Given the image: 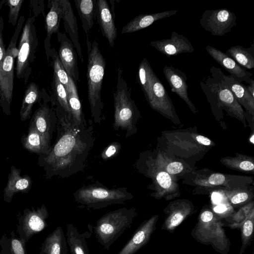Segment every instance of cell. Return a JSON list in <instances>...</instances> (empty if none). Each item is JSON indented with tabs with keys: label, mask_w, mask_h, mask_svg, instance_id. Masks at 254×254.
<instances>
[{
	"label": "cell",
	"mask_w": 254,
	"mask_h": 254,
	"mask_svg": "<svg viewBox=\"0 0 254 254\" xmlns=\"http://www.w3.org/2000/svg\"><path fill=\"white\" fill-rule=\"evenodd\" d=\"M25 242L18 237L14 231L9 236L4 234L0 240V254H27Z\"/></svg>",
	"instance_id": "36"
},
{
	"label": "cell",
	"mask_w": 254,
	"mask_h": 254,
	"mask_svg": "<svg viewBox=\"0 0 254 254\" xmlns=\"http://www.w3.org/2000/svg\"><path fill=\"white\" fill-rule=\"evenodd\" d=\"M95 0H74L82 28L86 34L92 28L96 18Z\"/></svg>",
	"instance_id": "31"
},
{
	"label": "cell",
	"mask_w": 254,
	"mask_h": 254,
	"mask_svg": "<svg viewBox=\"0 0 254 254\" xmlns=\"http://www.w3.org/2000/svg\"><path fill=\"white\" fill-rule=\"evenodd\" d=\"M20 140L25 150L39 156L47 154L52 145L42 134L31 126H29L27 133L23 134Z\"/></svg>",
	"instance_id": "25"
},
{
	"label": "cell",
	"mask_w": 254,
	"mask_h": 254,
	"mask_svg": "<svg viewBox=\"0 0 254 254\" xmlns=\"http://www.w3.org/2000/svg\"><path fill=\"white\" fill-rule=\"evenodd\" d=\"M24 0H5L6 4L9 8L8 13V23L12 26H16L20 10Z\"/></svg>",
	"instance_id": "41"
},
{
	"label": "cell",
	"mask_w": 254,
	"mask_h": 254,
	"mask_svg": "<svg viewBox=\"0 0 254 254\" xmlns=\"http://www.w3.org/2000/svg\"><path fill=\"white\" fill-rule=\"evenodd\" d=\"M154 163L170 175L181 178L186 176L194 170L190 165L181 161L170 159L166 157V153L160 150L151 151H146Z\"/></svg>",
	"instance_id": "24"
},
{
	"label": "cell",
	"mask_w": 254,
	"mask_h": 254,
	"mask_svg": "<svg viewBox=\"0 0 254 254\" xmlns=\"http://www.w3.org/2000/svg\"><path fill=\"white\" fill-rule=\"evenodd\" d=\"M134 166L139 173L151 179L150 189L154 190L151 196L170 200L180 195L178 178L158 167L146 151L140 153Z\"/></svg>",
	"instance_id": "7"
},
{
	"label": "cell",
	"mask_w": 254,
	"mask_h": 254,
	"mask_svg": "<svg viewBox=\"0 0 254 254\" xmlns=\"http://www.w3.org/2000/svg\"><path fill=\"white\" fill-rule=\"evenodd\" d=\"M150 46L167 57L180 54L192 53L194 48L188 38L175 31H173L171 38L152 41Z\"/></svg>",
	"instance_id": "17"
},
{
	"label": "cell",
	"mask_w": 254,
	"mask_h": 254,
	"mask_svg": "<svg viewBox=\"0 0 254 254\" xmlns=\"http://www.w3.org/2000/svg\"><path fill=\"white\" fill-rule=\"evenodd\" d=\"M164 76L167 81L171 91L175 93L188 106L191 111L195 114L196 110L194 105L190 99L188 89L187 75L180 69L172 66L165 65L163 68Z\"/></svg>",
	"instance_id": "19"
},
{
	"label": "cell",
	"mask_w": 254,
	"mask_h": 254,
	"mask_svg": "<svg viewBox=\"0 0 254 254\" xmlns=\"http://www.w3.org/2000/svg\"><path fill=\"white\" fill-rule=\"evenodd\" d=\"M117 85L113 93L114 122L113 128L126 130V136L130 137L137 132V123L141 114L131 97V89L128 86L121 67L117 68Z\"/></svg>",
	"instance_id": "5"
},
{
	"label": "cell",
	"mask_w": 254,
	"mask_h": 254,
	"mask_svg": "<svg viewBox=\"0 0 254 254\" xmlns=\"http://www.w3.org/2000/svg\"><path fill=\"white\" fill-rule=\"evenodd\" d=\"M58 40L60 42L59 50V59L68 75L75 83L79 80L78 68L77 55L74 46L64 33H58Z\"/></svg>",
	"instance_id": "18"
},
{
	"label": "cell",
	"mask_w": 254,
	"mask_h": 254,
	"mask_svg": "<svg viewBox=\"0 0 254 254\" xmlns=\"http://www.w3.org/2000/svg\"><path fill=\"white\" fill-rule=\"evenodd\" d=\"M225 54L245 69L254 67V44L248 48L239 45L234 46L229 48Z\"/></svg>",
	"instance_id": "33"
},
{
	"label": "cell",
	"mask_w": 254,
	"mask_h": 254,
	"mask_svg": "<svg viewBox=\"0 0 254 254\" xmlns=\"http://www.w3.org/2000/svg\"><path fill=\"white\" fill-rule=\"evenodd\" d=\"M35 16L28 17L23 27L21 35L18 54L16 61V75L18 79L28 82L31 73V64L35 58L38 46V38L35 27Z\"/></svg>",
	"instance_id": "11"
},
{
	"label": "cell",
	"mask_w": 254,
	"mask_h": 254,
	"mask_svg": "<svg viewBox=\"0 0 254 254\" xmlns=\"http://www.w3.org/2000/svg\"><path fill=\"white\" fill-rule=\"evenodd\" d=\"M66 239L71 254H89L87 244L88 232L81 233L72 224L66 226Z\"/></svg>",
	"instance_id": "29"
},
{
	"label": "cell",
	"mask_w": 254,
	"mask_h": 254,
	"mask_svg": "<svg viewBox=\"0 0 254 254\" xmlns=\"http://www.w3.org/2000/svg\"><path fill=\"white\" fill-rule=\"evenodd\" d=\"M40 89L34 82L30 83L26 87L22 101L20 110V118L21 121L30 119L33 105L39 100Z\"/></svg>",
	"instance_id": "35"
},
{
	"label": "cell",
	"mask_w": 254,
	"mask_h": 254,
	"mask_svg": "<svg viewBox=\"0 0 254 254\" xmlns=\"http://www.w3.org/2000/svg\"><path fill=\"white\" fill-rule=\"evenodd\" d=\"M138 80L151 108L175 125H180L181 122L171 99L145 58L138 66Z\"/></svg>",
	"instance_id": "2"
},
{
	"label": "cell",
	"mask_w": 254,
	"mask_h": 254,
	"mask_svg": "<svg viewBox=\"0 0 254 254\" xmlns=\"http://www.w3.org/2000/svg\"><path fill=\"white\" fill-rule=\"evenodd\" d=\"M249 85L246 86V88L251 95L254 97V80L253 79H249L246 82Z\"/></svg>",
	"instance_id": "44"
},
{
	"label": "cell",
	"mask_w": 254,
	"mask_h": 254,
	"mask_svg": "<svg viewBox=\"0 0 254 254\" xmlns=\"http://www.w3.org/2000/svg\"><path fill=\"white\" fill-rule=\"evenodd\" d=\"M183 179L184 184L206 190L247 189L254 184L251 176L231 175L213 172L208 169L193 170Z\"/></svg>",
	"instance_id": "9"
},
{
	"label": "cell",
	"mask_w": 254,
	"mask_h": 254,
	"mask_svg": "<svg viewBox=\"0 0 254 254\" xmlns=\"http://www.w3.org/2000/svg\"><path fill=\"white\" fill-rule=\"evenodd\" d=\"M63 3L64 10L62 18L64 20L65 29L69 33L71 42L76 49L79 60L83 62V57L79 42L76 17L74 15L70 2L67 0H63Z\"/></svg>",
	"instance_id": "28"
},
{
	"label": "cell",
	"mask_w": 254,
	"mask_h": 254,
	"mask_svg": "<svg viewBox=\"0 0 254 254\" xmlns=\"http://www.w3.org/2000/svg\"><path fill=\"white\" fill-rule=\"evenodd\" d=\"M209 55L223 68L230 73V75L240 82H246L252 73L241 66L233 59L220 50L208 45L205 48Z\"/></svg>",
	"instance_id": "20"
},
{
	"label": "cell",
	"mask_w": 254,
	"mask_h": 254,
	"mask_svg": "<svg viewBox=\"0 0 254 254\" xmlns=\"http://www.w3.org/2000/svg\"><path fill=\"white\" fill-rule=\"evenodd\" d=\"M50 2L51 8L45 20V28L49 39L53 34L59 32L60 21L62 18L64 10L63 0H54Z\"/></svg>",
	"instance_id": "34"
},
{
	"label": "cell",
	"mask_w": 254,
	"mask_h": 254,
	"mask_svg": "<svg viewBox=\"0 0 254 254\" xmlns=\"http://www.w3.org/2000/svg\"><path fill=\"white\" fill-rule=\"evenodd\" d=\"M24 21V16H21L16 25L13 36L5 55L0 63V105L3 112L7 116L10 114L13 89L14 62L18 50L16 44Z\"/></svg>",
	"instance_id": "10"
},
{
	"label": "cell",
	"mask_w": 254,
	"mask_h": 254,
	"mask_svg": "<svg viewBox=\"0 0 254 254\" xmlns=\"http://www.w3.org/2000/svg\"><path fill=\"white\" fill-rule=\"evenodd\" d=\"M48 211L44 204L37 208L25 209L23 213L19 212L17 215L18 223L16 232L19 238L25 243L35 234L43 230L48 226L47 219Z\"/></svg>",
	"instance_id": "12"
},
{
	"label": "cell",
	"mask_w": 254,
	"mask_h": 254,
	"mask_svg": "<svg viewBox=\"0 0 254 254\" xmlns=\"http://www.w3.org/2000/svg\"><path fill=\"white\" fill-rule=\"evenodd\" d=\"M96 18L103 35L107 39L110 46L114 48L117 31L114 19L106 0L96 1Z\"/></svg>",
	"instance_id": "21"
},
{
	"label": "cell",
	"mask_w": 254,
	"mask_h": 254,
	"mask_svg": "<svg viewBox=\"0 0 254 254\" xmlns=\"http://www.w3.org/2000/svg\"><path fill=\"white\" fill-rule=\"evenodd\" d=\"M137 215L136 209L123 207L110 211L99 219L94 228L99 243L106 250L130 227Z\"/></svg>",
	"instance_id": "8"
},
{
	"label": "cell",
	"mask_w": 254,
	"mask_h": 254,
	"mask_svg": "<svg viewBox=\"0 0 254 254\" xmlns=\"http://www.w3.org/2000/svg\"><path fill=\"white\" fill-rule=\"evenodd\" d=\"M66 92L68 104L74 124L78 126L87 125L75 83L70 77L69 88Z\"/></svg>",
	"instance_id": "30"
},
{
	"label": "cell",
	"mask_w": 254,
	"mask_h": 254,
	"mask_svg": "<svg viewBox=\"0 0 254 254\" xmlns=\"http://www.w3.org/2000/svg\"><path fill=\"white\" fill-rule=\"evenodd\" d=\"M177 12V10H171L155 13L140 14L125 25L122 29L121 33H129L143 29L157 20L175 15Z\"/></svg>",
	"instance_id": "26"
},
{
	"label": "cell",
	"mask_w": 254,
	"mask_h": 254,
	"mask_svg": "<svg viewBox=\"0 0 254 254\" xmlns=\"http://www.w3.org/2000/svg\"><path fill=\"white\" fill-rule=\"evenodd\" d=\"M210 71L211 76L201 80L200 85L213 113L218 114L224 110L228 115L241 121L246 127V112L222 80L217 67L212 66Z\"/></svg>",
	"instance_id": "4"
},
{
	"label": "cell",
	"mask_w": 254,
	"mask_h": 254,
	"mask_svg": "<svg viewBox=\"0 0 254 254\" xmlns=\"http://www.w3.org/2000/svg\"><path fill=\"white\" fill-rule=\"evenodd\" d=\"M66 239L61 226L57 227L42 244L38 254H67Z\"/></svg>",
	"instance_id": "27"
},
{
	"label": "cell",
	"mask_w": 254,
	"mask_h": 254,
	"mask_svg": "<svg viewBox=\"0 0 254 254\" xmlns=\"http://www.w3.org/2000/svg\"><path fill=\"white\" fill-rule=\"evenodd\" d=\"M158 219L159 216L156 214L144 220L118 254H134L145 245L155 231Z\"/></svg>",
	"instance_id": "16"
},
{
	"label": "cell",
	"mask_w": 254,
	"mask_h": 254,
	"mask_svg": "<svg viewBox=\"0 0 254 254\" xmlns=\"http://www.w3.org/2000/svg\"><path fill=\"white\" fill-rule=\"evenodd\" d=\"M220 162L227 168L247 173L254 174V158L237 153L235 156H226Z\"/></svg>",
	"instance_id": "32"
},
{
	"label": "cell",
	"mask_w": 254,
	"mask_h": 254,
	"mask_svg": "<svg viewBox=\"0 0 254 254\" xmlns=\"http://www.w3.org/2000/svg\"><path fill=\"white\" fill-rule=\"evenodd\" d=\"M236 14L226 8L205 10L199 20L201 27L213 36H222L236 25Z\"/></svg>",
	"instance_id": "13"
},
{
	"label": "cell",
	"mask_w": 254,
	"mask_h": 254,
	"mask_svg": "<svg viewBox=\"0 0 254 254\" xmlns=\"http://www.w3.org/2000/svg\"><path fill=\"white\" fill-rule=\"evenodd\" d=\"M254 224V207L249 211L241 223L242 246L240 254H243L253 237Z\"/></svg>",
	"instance_id": "38"
},
{
	"label": "cell",
	"mask_w": 254,
	"mask_h": 254,
	"mask_svg": "<svg viewBox=\"0 0 254 254\" xmlns=\"http://www.w3.org/2000/svg\"><path fill=\"white\" fill-rule=\"evenodd\" d=\"M194 210V206L189 200L182 199L171 201L163 210L165 217L161 229L173 233Z\"/></svg>",
	"instance_id": "14"
},
{
	"label": "cell",
	"mask_w": 254,
	"mask_h": 254,
	"mask_svg": "<svg viewBox=\"0 0 254 254\" xmlns=\"http://www.w3.org/2000/svg\"><path fill=\"white\" fill-rule=\"evenodd\" d=\"M52 58L54 73L64 85L65 90H67L69 88L70 77L67 74L57 53L53 55Z\"/></svg>",
	"instance_id": "40"
},
{
	"label": "cell",
	"mask_w": 254,
	"mask_h": 254,
	"mask_svg": "<svg viewBox=\"0 0 254 254\" xmlns=\"http://www.w3.org/2000/svg\"><path fill=\"white\" fill-rule=\"evenodd\" d=\"M222 190L227 202L232 207L244 205L253 200L254 196L253 187L247 189Z\"/></svg>",
	"instance_id": "37"
},
{
	"label": "cell",
	"mask_w": 254,
	"mask_h": 254,
	"mask_svg": "<svg viewBox=\"0 0 254 254\" xmlns=\"http://www.w3.org/2000/svg\"><path fill=\"white\" fill-rule=\"evenodd\" d=\"M86 44L88 53L86 75L91 116L95 124H100L105 120L102 87L106 63L96 40L91 43L87 35Z\"/></svg>",
	"instance_id": "3"
},
{
	"label": "cell",
	"mask_w": 254,
	"mask_h": 254,
	"mask_svg": "<svg viewBox=\"0 0 254 254\" xmlns=\"http://www.w3.org/2000/svg\"><path fill=\"white\" fill-rule=\"evenodd\" d=\"M121 145L118 142H113L106 146L101 153V158L104 161L116 157L120 152Z\"/></svg>",
	"instance_id": "42"
},
{
	"label": "cell",
	"mask_w": 254,
	"mask_h": 254,
	"mask_svg": "<svg viewBox=\"0 0 254 254\" xmlns=\"http://www.w3.org/2000/svg\"><path fill=\"white\" fill-rule=\"evenodd\" d=\"M52 88L54 92V98L52 99L56 101L65 112L71 115L67 102L65 89L54 73L53 77Z\"/></svg>",
	"instance_id": "39"
},
{
	"label": "cell",
	"mask_w": 254,
	"mask_h": 254,
	"mask_svg": "<svg viewBox=\"0 0 254 254\" xmlns=\"http://www.w3.org/2000/svg\"><path fill=\"white\" fill-rule=\"evenodd\" d=\"M51 101L57 117V135L50 152L39 156L38 164L44 169L46 179L68 178L85 167L95 140L93 127L91 122L89 126H76L71 115L52 98Z\"/></svg>",
	"instance_id": "1"
},
{
	"label": "cell",
	"mask_w": 254,
	"mask_h": 254,
	"mask_svg": "<svg viewBox=\"0 0 254 254\" xmlns=\"http://www.w3.org/2000/svg\"><path fill=\"white\" fill-rule=\"evenodd\" d=\"M57 117L53 107L44 102L34 113L29 126L35 128L51 143L53 133L56 128Z\"/></svg>",
	"instance_id": "15"
},
{
	"label": "cell",
	"mask_w": 254,
	"mask_h": 254,
	"mask_svg": "<svg viewBox=\"0 0 254 254\" xmlns=\"http://www.w3.org/2000/svg\"><path fill=\"white\" fill-rule=\"evenodd\" d=\"M21 170L12 166L8 175V180L6 186L3 189V200L10 203L15 194L20 192L28 193L32 185L31 177L25 174L21 176Z\"/></svg>",
	"instance_id": "22"
},
{
	"label": "cell",
	"mask_w": 254,
	"mask_h": 254,
	"mask_svg": "<svg viewBox=\"0 0 254 254\" xmlns=\"http://www.w3.org/2000/svg\"><path fill=\"white\" fill-rule=\"evenodd\" d=\"M254 134L252 133V135L250 136V142H251L252 143V144H254Z\"/></svg>",
	"instance_id": "45"
},
{
	"label": "cell",
	"mask_w": 254,
	"mask_h": 254,
	"mask_svg": "<svg viewBox=\"0 0 254 254\" xmlns=\"http://www.w3.org/2000/svg\"><path fill=\"white\" fill-rule=\"evenodd\" d=\"M3 28V19L2 17L0 16V63L2 60L6 52L2 36V31Z\"/></svg>",
	"instance_id": "43"
},
{
	"label": "cell",
	"mask_w": 254,
	"mask_h": 254,
	"mask_svg": "<svg viewBox=\"0 0 254 254\" xmlns=\"http://www.w3.org/2000/svg\"><path fill=\"white\" fill-rule=\"evenodd\" d=\"M81 208L100 209L114 204H122L133 198L126 187L109 188L99 182L83 185L73 194Z\"/></svg>",
	"instance_id": "6"
},
{
	"label": "cell",
	"mask_w": 254,
	"mask_h": 254,
	"mask_svg": "<svg viewBox=\"0 0 254 254\" xmlns=\"http://www.w3.org/2000/svg\"><path fill=\"white\" fill-rule=\"evenodd\" d=\"M217 69L222 80L229 89L238 103L246 109L247 113L254 117V97L248 92L246 85L230 75H225L220 68L217 67Z\"/></svg>",
	"instance_id": "23"
}]
</instances>
